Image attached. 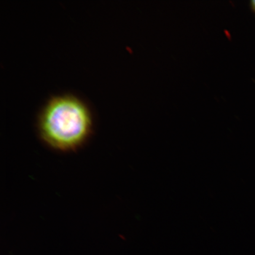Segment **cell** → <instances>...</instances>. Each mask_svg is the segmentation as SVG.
Returning a JSON list of instances; mask_svg holds the SVG:
<instances>
[{"instance_id":"cell-1","label":"cell","mask_w":255,"mask_h":255,"mask_svg":"<svg viewBox=\"0 0 255 255\" xmlns=\"http://www.w3.org/2000/svg\"><path fill=\"white\" fill-rule=\"evenodd\" d=\"M40 138L49 147L61 152L74 151L90 136L93 120L84 101L72 94L52 96L37 118Z\"/></svg>"},{"instance_id":"cell-2","label":"cell","mask_w":255,"mask_h":255,"mask_svg":"<svg viewBox=\"0 0 255 255\" xmlns=\"http://www.w3.org/2000/svg\"><path fill=\"white\" fill-rule=\"evenodd\" d=\"M250 7L252 11L255 14V0H253V1L250 2Z\"/></svg>"}]
</instances>
